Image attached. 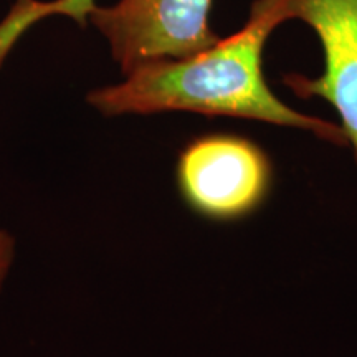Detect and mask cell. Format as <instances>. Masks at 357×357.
I'll use <instances>...</instances> for the list:
<instances>
[{
  "mask_svg": "<svg viewBox=\"0 0 357 357\" xmlns=\"http://www.w3.org/2000/svg\"><path fill=\"white\" fill-rule=\"evenodd\" d=\"M294 19L318 35L324 68L316 78L287 75L283 84L298 98L333 106L357 164V0H293Z\"/></svg>",
  "mask_w": 357,
  "mask_h": 357,
  "instance_id": "obj_4",
  "label": "cell"
},
{
  "mask_svg": "<svg viewBox=\"0 0 357 357\" xmlns=\"http://www.w3.org/2000/svg\"><path fill=\"white\" fill-rule=\"evenodd\" d=\"M17 258V240L12 231L0 229V293L6 287Z\"/></svg>",
  "mask_w": 357,
  "mask_h": 357,
  "instance_id": "obj_5",
  "label": "cell"
},
{
  "mask_svg": "<svg viewBox=\"0 0 357 357\" xmlns=\"http://www.w3.org/2000/svg\"><path fill=\"white\" fill-rule=\"evenodd\" d=\"M293 20V0H253L238 32L181 60H159L123 75L119 83L91 89L86 102L105 118L195 113L301 129L347 146L339 124L300 113L281 101L263 73L268 38Z\"/></svg>",
  "mask_w": 357,
  "mask_h": 357,
  "instance_id": "obj_1",
  "label": "cell"
},
{
  "mask_svg": "<svg viewBox=\"0 0 357 357\" xmlns=\"http://www.w3.org/2000/svg\"><path fill=\"white\" fill-rule=\"evenodd\" d=\"M213 0H118L86 3L78 19L89 20L109 45L111 58L126 75L159 60H181L205 50L220 37L211 26Z\"/></svg>",
  "mask_w": 357,
  "mask_h": 357,
  "instance_id": "obj_3",
  "label": "cell"
},
{
  "mask_svg": "<svg viewBox=\"0 0 357 357\" xmlns=\"http://www.w3.org/2000/svg\"><path fill=\"white\" fill-rule=\"evenodd\" d=\"M271 182L270 158L243 136L204 134L178 153V195L190 212L205 220L227 223L252 215L266 200Z\"/></svg>",
  "mask_w": 357,
  "mask_h": 357,
  "instance_id": "obj_2",
  "label": "cell"
}]
</instances>
